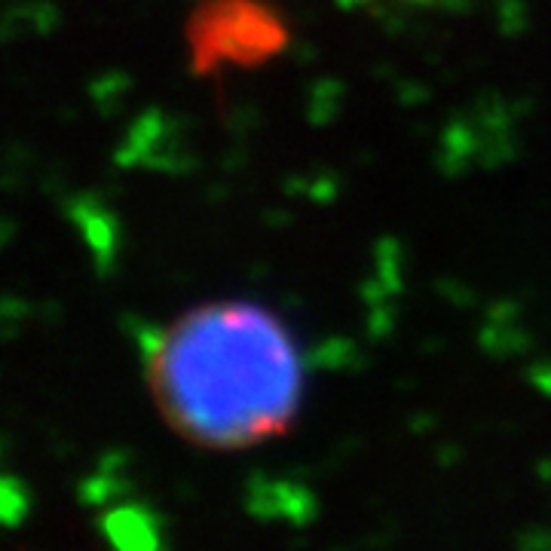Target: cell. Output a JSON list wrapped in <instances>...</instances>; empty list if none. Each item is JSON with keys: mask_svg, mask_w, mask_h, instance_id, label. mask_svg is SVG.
<instances>
[{"mask_svg": "<svg viewBox=\"0 0 551 551\" xmlns=\"http://www.w3.org/2000/svg\"><path fill=\"white\" fill-rule=\"evenodd\" d=\"M150 386L196 444L242 447L285 429L297 359L282 325L252 304H209L150 343Z\"/></svg>", "mask_w": 551, "mask_h": 551, "instance_id": "obj_1", "label": "cell"}, {"mask_svg": "<svg viewBox=\"0 0 551 551\" xmlns=\"http://www.w3.org/2000/svg\"><path fill=\"white\" fill-rule=\"evenodd\" d=\"M196 74L215 65H258L285 46V28L261 0H203L187 25Z\"/></svg>", "mask_w": 551, "mask_h": 551, "instance_id": "obj_2", "label": "cell"}, {"mask_svg": "<svg viewBox=\"0 0 551 551\" xmlns=\"http://www.w3.org/2000/svg\"><path fill=\"white\" fill-rule=\"evenodd\" d=\"M102 530L117 548H129V551H144V548H154L160 542V536H157L160 527H157L154 515L141 506H117L114 512L105 515Z\"/></svg>", "mask_w": 551, "mask_h": 551, "instance_id": "obj_3", "label": "cell"}]
</instances>
